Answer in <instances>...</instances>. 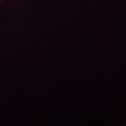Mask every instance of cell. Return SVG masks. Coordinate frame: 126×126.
Wrapping results in <instances>:
<instances>
[{
    "instance_id": "6da1fadb",
    "label": "cell",
    "mask_w": 126,
    "mask_h": 126,
    "mask_svg": "<svg viewBox=\"0 0 126 126\" xmlns=\"http://www.w3.org/2000/svg\"><path fill=\"white\" fill-rule=\"evenodd\" d=\"M1 1V0H0V1Z\"/></svg>"
}]
</instances>
